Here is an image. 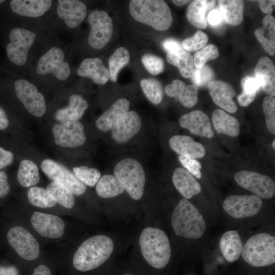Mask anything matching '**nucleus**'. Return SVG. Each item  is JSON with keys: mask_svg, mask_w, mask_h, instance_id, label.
<instances>
[{"mask_svg": "<svg viewBox=\"0 0 275 275\" xmlns=\"http://www.w3.org/2000/svg\"><path fill=\"white\" fill-rule=\"evenodd\" d=\"M54 143L64 148H75L82 145L86 137L84 126L78 121L60 122L52 127Z\"/></svg>", "mask_w": 275, "mask_h": 275, "instance_id": "nucleus-12", "label": "nucleus"}, {"mask_svg": "<svg viewBox=\"0 0 275 275\" xmlns=\"http://www.w3.org/2000/svg\"><path fill=\"white\" fill-rule=\"evenodd\" d=\"M88 107V102L82 96L74 94L69 97L68 105L57 110L54 117L60 122L78 121L82 117Z\"/></svg>", "mask_w": 275, "mask_h": 275, "instance_id": "nucleus-28", "label": "nucleus"}, {"mask_svg": "<svg viewBox=\"0 0 275 275\" xmlns=\"http://www.w3.org/2000/svg\"><path fill=\"white\" fill-rule=\"evenodd\" d=\"M4 2V1H2V0H1V1H0V3H3Z\"/></svg>", "mask_w": 275, "mask_h": 275, "instance_id": "nucleus-60", "label": "nucleus"}, {"mask_svg": "<svg viewBox=\"0 0 275 275\" xmlns=\"http://www.w3.org/2000/svg\"><path fill=\"white\" fill-rule=\"evenodd\" d=\"M139 244L144 258L152 267L162 268L169 262L170 243L162 230L151 227L144 228L140 236Z\"/></svg>", "mask_w": 275, "mask_h": 275, "instance_id": "nucleus-2", "label": "nucleus"}, {"mask_svg": "<svg viewBox=\"0 0 275 275\" xmlns=\"http://www.w3.org/2000/svg\"><path fill=\"white\" fill-rule=\"evenodd\" d=\"M215 1L196 0L188 5L186 10V17L194 26L205 29L207 26V16L208 12L215 4Z\"/></svg>", "mask_w": 275, "mask_h": 275, "instance_id": "nucleus-31", "label": "nucleus"}, {"mask_svg": "<svg viewBox=\"0 0 275 275\" xmlns=\"http://www.w3.org/2000/svg\"><path fill=\"white\" fill-rule=\"evenodd\" d=\"M237 184L263 199H270L275 194V183L269 176L257 172L241 170L234 175Z\"/></svg>", "mask_w": 275, "mask_h": 275, "instance_id": "nucleus-9", "label": "nucleus"}, {"mask_svg": "<svg viewBox=\"0 0 275 275\" xmlns=\"http://www.w3.org/2000/svg\"><path fill=\"white\" fill-rule=\"evenodd\" d=\"M209 94L213 102L226 111L233 113L237 106L233 101L236 93L229 83L217 80H212L207 85Z\"/></svg>", "mask_w": 275, "mask_h": 275, "instance_id": "nucleus-18", "label": "nucleus"}, {"mask_svg": "<svg viewBox=\"0 0 275 275\" xmlns=\"http://www.w3.org/2000/svg\"><path fill=\"white\" fill-rule=\"evenodd\" d=\"M113 250V241L108 236H92L84 241L76 251L73 257V265L80 271L94 269L109 258Z\"/></svg>", "mask_w": 275, "mask_h": 275, "instance_id": "nucleus-1", "label": "nucleus"}, {"mask_svg": "<svg viewBox=\"0 0 275 275\" xmlns=\"http://www.w3.org/2000/svg\"><path fill=\"white\" fill-rule=\"evenodd\" d=\"M178 159L182 165L189 173L198 179L201 178V169L202 168V166L200 162L197 160L182 155H179L178 156Z\"/></svg>", "mask_w": 275, "mask_h": 275, "instance_id": "nucleus-47", "label": "nucleus"}, {"mask_svg": "<svg viewBox=\"0 0 275 275\" xmlns=\"http://www.w3.org/2000/svg\"><path fill=\"white\" fill-rule=\"evenodd\" d=\"M13 160V154L0 147V169L10 165Z\"/></svg>", "mask_w": 275, "mask_h": 275, "instance_id": "nucleus-51", "label": "nucleus"}, {"mask_svg": "<svg viewBox=\"0 0 275 275\" xmlns=\"http://www.w3.org/2000/svg\"><path fill=\"white\" fill-rule=\"evenodd\" d=\"M88 21L91 26L89 44L94 49L103 48L110 41L113 33L111 17L104 11L96 10L90 13Z\"/></svg>", "mask_w": 275, "mask_h": 275, "instance_id": "nucleus-7", "label": "nucleus"}, {"mask_svg": "<svg viewBox=\"0 0 275 275\" xmlns=\"http://www.w3.org/2000/svg\"><path fill=\"white\" fill-rule=\"evenodd\" d=\"M27 195L30 203L36 207L51 208L57 204L47 191L40 187H31L29 189Z\"/></svg>", "mask_w": 275, "mask_h": 275, "instance_id": "nucleus-39", "label": "nucleus"}, {"mask_svg": "<svg viewBox=\"0 0 275 275\" xmlns=\"http://www.w3.org/2000/svg\"><path fill=\"white\" fill-rule=\"evenodd\" d=\"M142 126V121L135 111L127 112L115 124L112 130V136L118 143H124L137 134Z\"/></svg>", "mask_w": 275, "mask_h": 275, "instance_id": "nucleus-17", "label": "nucleus"}, {"mask_svg": "<svg viewBox=\"0 0 275 275\" xmlns=\"http://www.w3.org/2000/svg\"><path fill=\"white\" fill-rule=\"evenodd\" d=\"M129 11L136 21L158 31L168 29L173 21L170 9L162 0H132Z\"/></svg>", "mask_w": 275, "mask_h": 275, "instance_id": "nucleus-3", "label": "nucleus"}, {"mask_svg": "<svg viewBox=\"0 0 275 275\" xmlns=\"http://www.w3.org/2000/svg\"><path fill=\"white\" fill-rule=\"evenodd\" d=\"M124 187L117 179L112 175H104L97 183L96 191L97 195L103 198H111L124 192Z\"/></svg>", "mask_w": 275, "mask_h": 275, "instance_id": "nucleus-36", "label": "nucleus"}, {"mask_svg": "<svg viewBox=\"0 0 275 275\" xmlns=\"http://www.w3.org/2000/svg\"><path fill=\"white\" fill-rule=\"evenodd\" d=\"M262 206V199L253 195H230L223 204L224 211L235 218L253 216L259 212Z\"/></svg>", "mask_w": 275, "mask_h": 275, "instance_id": "nucleus-14", "label": "nucleus"}, {"mask_svg": "<svg viewBox=\"0 0 275 275\" xmlns=\"http://www.w3.org/2000/svg\"><path fill=\"white\" fill-rule=\"evenodd\" d=\"M0 275H18V271L13 266H0Z\"/></svg>", "mask_w": 275, "mask_h": 275, "instance_id": "nucleus-55", "label": "nucleus"}, {"mask_svg": "<svg viewBox=\"0 0 275 275\" xmlns=\"http://www.w3.org/2000/svg\"><path fill=\"white\" fill-rule=\"evenodd\" d=\"M8 176L4 171H0V198L5 197L10 190Z\"/></svg>", "mask_w": 275, "mask_h": 275, "instance_id": "nucleus-52", "label": "nucleus"}, {"mask_svg": "<svg viewBox=\"0 0 275 275\" xmlns=\"http://www.w3.org/2000/svg\"><path fill=\"white\" fill-rule=\"evenodd\" d=\"M7 240L16 253L26 260H34L39 256V245L35 237L24 228L16 226L7 233Z\"/></svg>", "mask_w": 275, "mask_h": 275, "instance_id": "nucleus-13", "label": "nucleus"}, {"mask_svg": "<svg viewBox=\"0 0 275 275\" xmlns=\"http://www.w3.org/2000/svg\"><path fill=\"white\" fill-rule=\"evenodd\" d=\"M262 109L268 130L275 133V98L274 96H266L262 101Z\"/></svg>", "mask_w": 275, "mask_h": 275, "instance_id": "nucleus-43", "label": "nucleus"}, {"mask_svg": "<svg viewBox=\"0 0 275 275\" xmlns=\"http://www.w3.org/2000/svg\"><path fill=\"white\" fill-rule=\"evenodd\" d=\"M17 177L19 183L22 187L35 186L40 180L37 166L31 160H22L19 164Z\"/></svg>", "mask_w": 275, "mask_h": 275, "instance_id": "nucleus-35", "label": "nucleus"}, {"mask_svg": "<svg viewBox=\"0 0 275 275\" xmlns=\"http://www.w3.org/2000/svg\"><path fill=\"white\" fill-rule=\"evenodd\" d=\"M219 56L217 47L213 44H208L196 52L193 57L194 65L200 68L209 61L216 59Z\"/></svg>", "mask_w": 275, "mask_h": 275, "instance_id": "nucleus-42", "label": "nucleus"}, {"mask_svg": "<svg viewBox=\"0 0 275 275\" xmlns=\"http://www.w3.org/2000/svg\"><path fill=\"white\" fill-rule=\"evenodd\" d=\"M64 53L59 47H53L43 54L38 61L36 71L39 75L51 73L60 80H65L70 76L71 70L64 61Z\"/></svg>", "mask_w": 275, "mask_h": 275, "instance_id": "nucleus-15", "label": "nucleus"}, {"mask_svg": "<svg viewBox=\"0 0 275 275\" xmlns=\"http://www.w3.org/2000/svg\"><path fill=\"white\" fill-rule=\"evenodd\" d=\"M78 76L91 78L99 85L106 84L109 79L108 69L102 60L97 58H87L83 60L77 69Z\"/></svg>", "mask_w": 275, "mask_h": 275, "instance_id": "nucleus-23", "label": "nucleus"}, {"mask_svg": "<svg viewBox=\"0 0 275 275\" xmlns=\"http://www.w3.org/2000/svg\"><path fill=\"white\" fill-rule=\"evenodd\" d=\"M9 124V121L4 110L0 106V130L6 129Z\"/></svg>", "mask_w": 275, "mask_h": 275, "instance_id": "nucleus-56", "label": "nucleus"}, {"mask_svg": "<svg viewBox=\"0 0 275 275\" xmlns=\"http://www.w3.org/2000/svg\"><path fill=\"white\" fill-rule=\"evenodd\" d=\"M171 148L179 155L193 158H201L205 155V149L200 143L189 136L175 135L169 140Z\"/></svg>", "mask_w": 275, "mask_h": 275, "instance_id": "nucleus-22", "label": "nucleus"}, {"mask_svg": "<svg viewBox=\"0 0 275 275\" xmlns=\"http://www.w3.org/2000/svg\"><path fill=\"white\" fill-rule=\"evenodd\" d=\"M257 93L248 94L242 92L237 96V101L239 104L242 106H247L255 99Z\"/></svg>", "mask_w": 275, "mask_h": 275, "instance_id": "nucleus-53", "label": "nucleus"}, {"mask_svg": "<svg viewBox=\"0 0 275 275\" xmlns=\"http://www.w3.org/2000/svg\"><path fill=\"white\" fill-rule=\"evenodd\" d=\"M243 260L254 267L270 265L275 262V237L266 233L252 236L241 252Z\"/></svg>", "mask_w": 275, "mask_h": 275, "instance_id": "nucleus-5", "label": "nucleus"}, {"mask_svg": "<svg viewBox=\"0 0 275 275\" xmlns=\"http://www.w3.org/2000/svg\"><path fill=\"white\" fill-rule=\"evenodd\" d=\"M162 46L168 52H176L184 50L182 44L177 40L168 38L162 42Z\"/></svg>", "mask_w": 275, "mask_h": 275, "instance_id": "nucleus-50", "label": "nucleus"}, {"mask_svg": "<svg viewBox=\"0 0 275 275\" xmlns=\"http://www.w3.org/2000/svg\"><path fill=\"white\" fill-rule=\"evenodd\" d=\"M263 26L255 31V35L265 51L272 56L275 53V20L270 14L264 16Z\"/></svg>", "mask_w": 275, "mask_h": 275, "instance_id": "nucleus-32", "label": "nucleus"}, {"mask_svg": "<svg viewBox=\"0 0 275 275\" xmlns=\"http://www.w3.org/2000/svg\"><path fill=\"white\" fill-rule=\"evenodd\" d=\"M123 275H132V274H124Z\"/></svg>", "mask_w": 275, "mask_h": 275, "instance_id": "nucleus-61", "label": "nucleus"}, {"mask_svg": "<svg viewBox=\"0 0 275 275\" xmlns=\"http://www.w3.org/2000/svg\"><path fill=\"white\" fill-rule=\"evenodd\" d=\"M167 60L168 63L177 67L180 74L185 78H191L194 74L193 57L184 50L176 52H168Z\"/></svg>", "mask_w": 275, "mask_h": 275, "instance_id": "nucleus-34", "label": "nucleus"}, {"mask_svg": "<svg viewBox=\"0 0 275 275\" xmlns=\"http://www.w3.org/2000/svg\"><path fill=\"white\" fill-rule=\"evenodd\" d=\"M242 91L248 94L257 93L261 88L258 80L255 77L247 76L241 81Z\"/></svg>", "mask_w": 275, "mask_h": 275, "instance_id": "nucleus-48", "label": "nucleus"}, {"mask_svg": "<svg viewBox=\"0 0 275 275\" xmlns=\"http://www.w3.org/2000/svg\"><path fill=\"white\" fill-rule=\"evenodd\" d=\"M219 8L226 22L232 25L240 24L243 17L244 3L240 0H220Z\"/></svg>", "mask_w": 275, "mask_h": 275, "instance_id": "nucleus-33", "label": "nucleus"}, {"mask_svg": "<svg viewBox=\"0 0 275 275\" xmlns=\"http://www.w3.org/2000/svg\"><path fill=\"white\" fill-rule=\"evenodd\" d=\"M259 6L261 10L266 14H270L273 11V6L274 5V1H258Z\"/></svg>", "mask_w": 275, "mask_h": 275, "instance_id": "nucleus-54", "label": "nucleus"}, {"mask_svg": "<svg viewBox=\"0 0 275 275\" xmlns=\"http://www.w3.org/2000/svg\"><path fill=\"white\" fill-rule=\"evenodd\" d=\"M130 102L125 98L116 100L96 121L95 125L100 130L106 132L111 130L117 121L128 112Z\"/></svg>", "mask_w": 275, "mask_h": 275, "instance_id": "nucleus-26", "label": "nucleus"}, {"mask_svg": "<svg viewBox=\"0 0 275 275\" xmlns=\"http://www.w3.org/2000/svg\"><path fill=\"white\" fill-rule=\"evenodd\" d=\"M73 171L76 177L85 185L94 186L100 178L101 173L96 168H89L86 166L74 167Z\"/></svg>", "mask_w": 275, "mask_h": 275, "instance_id": "nucleus-41", "label": "nucleus"}, {"mask_svg": "<svg viewBox=\"0 0 275 275\" xmlns=\"http://www.w3.org/2000/svg\"><path fill=\"white\" fill-rule=\"evenodd\" d=\"M255 77L265 93L274 96L275 67L269 58L263 57L258 60L255 68Z\"/></svg>", "mask_w": 275, "mask_h": 275, "instance_id": "nucleus-25", "label": "nucleus"}, {"mask_svg": "<svg viewBox=\"0 0 275 275\" xmlns=\"http://www.w3.org/2000/svg\"><path fill=\"white\" fill-rule=\"evenodd\" d=\"M223 20L222 14L218 8L211 10L207 15V21L214 27L221 25Z\"/></svg>", "mask_w": 275, "mask_h": 275, "instance_id": "nucleus-49", "label": "nucleus"}, {"mask_svg": "<svg viewBox=\"0 0 275 275\" xmlns=\"http://www.w3.org/2000/svg\"><path fill=\"white\" fill-rule=\"evenodd\" d=\"M59 17L69 28L78 26L85 19L87 12L86 5L77 0H58L57 7Z\"/></svg>", "mask_w": 275, "mask_h": 275, "instance_id": "nucleus-20", "label": "nucleus"}, {"mask_svg": "<svg viewBox=\"0 0 275 275\" xmlns=\"http://www.w3.org/2000/svg\"><path fill=\"white\" fill-rule=\"evenodd\" d=\"M172 179L175 188L186 199H191L201 191L199 182L182 168H177L174 171Z\"/></svg>", "mask_w": 275, "mask_h": 275, "instance_id": "nucleus-24", "label": "nucleus"}, {"mask_svg": "<svg viewBox=\"0 0 275 275\" xmlns=\"http://www.w3.org/2000/svg\"><path fill=\"white\" fill-rule=\"evenodd\" d=\"M208 41L207 35L201 31H198L193 36L184 40L181 44L186 50L195 51L204 47Z\"/></svg>", "mask_w": 275, "mask_h": 275, "instance_id": "nucleus-44", "label": "nucleus"}, {"mask_svg": "<svg viewBox=\"0 0 275 275\" xmlns=\"http://www.w3.org/2000/svg\"><path fill=\"white\" fill-rule=\"evenodd\" d=\"M212 122L214 129L218 133L232 137L240 133V124L234 117L222 109H216L212 113Z\"/></svg>", "mask_w": 275, "mask_h": 275, "instance_id": "nucleus-29", "label": "nucleus"}, {"mask_svg": "<svg viewBox=\"0 0 275 275\" xmlns=\"http://www.w3.org/2000/svg\"><path fill=\"white\" fill-rule=\"evenodd\" d=\"M171 224L175 234L184 238L198 239L206 229L204 219L197 208L187 199H181L171 216Z\"/></svg>", "mask_w": 275, "mask_h": 275, "instance_id": "nucleus-4", "label": "nucleus"}, {"mask_svg": "<svg viewBox=\"0 0 275 275\" xmlns=\"http://www.w3.org/2000/svg\"><path fill=\"white\" fill-rule=\"evenodd\" d=\"M46 190L57 203L68 208L75 204L73 194L67 187L56 181H52L47 186Z\"/></svg>", "mask_w": 275, "mask_h": 275, "instance_id": "nucleus-37", "label": "nucleus"}, {"mask_svg": "<svg viewBox=\"0 0 275 275\" xmlns=\"http://www.w3.org/2000/svg\"><path fill=\"white\" fill-rule=\"evenodd\" d=\"M36 37L35 33L27 29L16 28L12 30L9 35L10 42L6 46L9 60L17 65H24Z\"/></svg>", "mask_w": 275, "mask_h": 275, "instance_id": "nucleus-8", "label": "nucleus"}, {"mask_svg": "<svg viewBox=\"0 0 275 275\" xmlns=\"http://www.w3.org/2000/svg\"><path fill=\"white\" fill-rule=\"evenodd\" d=\"M14 87L17 97L32 115L41 117L44 115L46 110L44 97L34 84L20 79L15 81Z\"/></svg>", "mask_w": 275, "mask_h": 275, "instance_id": "nucleus-10", "label": "nucleus"}, {"mask_svg": "<svg viewBox=\"0 0 275 275\" xmlns=\"http://www.w3.org/2000/svg\"><path fill=\"white\" fill-rule=\"evenodd\" d=\"M166 94L178 99L184 107L190 108L198 101V89L194 85H186L182 81L176 79L164 88Z\"/></svg>", "mask_w": 275, "mask_h": 275, "instance_id": "nucleus-21", "label": "nucleus"}, {"mask_svg": "<svg viewBox=\"0 0 275 275\" xmlns=\"http://www.w3.org/2000/svg\"><path fill=\"white\" fill-rule=\"evenodd\" d=\"M114 173L132 199L137 200L142 198L146 177L144 169L138 161L131 158L123 159L115 166Z\"/></svg>", "mask_w": 275, "mask_h": 275, "instance_id": "nucleus-6", "label": "nucleus"}, {"mask_svg": "<svg viewBox=\"0 0 275 275\" xmlns=\"http://www.w3.org/2000/svg\"><path fill=\"white\" fill-rule=\"evenodd\" d=\"M272 147L273 149L275 148V141L274 140H273L272 142Z\"/></svg>", "mask_w": 275, "mask_h": 275, "instance_id": "nucleus-59", "label": "nucleus"}, {"mask_svg": "<svg viewBox=\"0 0 275 275\" xmlns=\"http://www.w3.org/2000/svg\"><path fill=\"white\" fill-rule=\"evenodd\" d=\"M50 0H12L10 5L16 14L29 17L43 15L51 7Z\"/></svg>", "mask_w": 275, "mask_h": 275, "instance_id": "nucleus-27", "label": "nucleus"}, {"mask_svg": "<svg viewBox=\"0 0 275 275\" xmlns=\"http://www.w3.org/2000/svg\"><path fill=\"white\" fill-rule=\"evenodd\" d=\"M140 86L148 100L154 104H159L163 98L160 82L155 79L145 78L141 80Z\"/></svg>", "mask_w": 275, "mask_h": 275, "instance_id": "nucleus-40", "label": "nucleus"}, {"mask_svg": "<svg viewBox=\"0 0 275 275\" xmlns=\"http://www.w3.org/2000/svg\"><path fill=\"white\" fill-rule=\"evenodd\" d=\"M142 62L147 71L152 75L159 74L164 70L163 61L158 56L145 54L142 58Z\"/></svg>", "mask_w": 275, "mask_h": 275, "instance_id": "nucleus-46", "label": "nucleus"}, {"mask_svg": "<svg viewBox=\"0 0 275 275\" xmlns=\"http://www.w3.org/2000/svg\"><path fill=\"white\" fill-rule=\"evenodd\" d=\"M179 123L191 134L207 138H212L214 135L208 117L201 111L195 110L183 115L179 118Z\"/></svg>", "mask_w": 275, "mask_h": 275, "instance_id": "nucleus-19", "label": "nucleus"}, {"mask_svg": "<svg viewBox=\"0 0 275 275\" xmlns=\"http://www.w3.org/2000/svg\"><path fill=\"white\" fill-rule=\"evenodd\" d=\"M221 252L228 262H233L240 257L243 244L240 236L235 230H230L225 232L219 241Z\"/></svg>", "mask_w": 275, "mask_h": 275, "instance_id": "nucleus-30", "label": "nucleus"}, {"mask_svg": "<svg viewBox=\"0 0 275 275\" xmlns=\"http://www.w3.org/2000/svg\"><path fill=\"white\" fill-rule=\"evenodd\" d=\"M31 222L36 231L44 237L58 238L64 232V221L54 215L35 211L31 216Z\"/></svg>", "mask_w": 275, "mask_h": 275, "instance_id": "nucleus-16", "label": "nucleus"}, {"mask_svg": "<svg viewBox=\"0 0 275 275\" xmlns=\"http://www.w3.org/2000/svg\"><path fill=\"white\" fill-rule=\"evenodd\" d=\"M172 2L176 5L178 6H181L184 5H185L189 2H191L190 1H184V0H175V1H172Z\"/></svg>", "mask_w": 275, "mask_h": 275, "instance_id": "nucleus-58", "label": "nucleus"}, {"mask_svg": "<svg viewBox=\"0 0 275 275\" xmlns=\"http://www.w3.org/2000/svg\"><path fill=\"white\" fill-rule=\"evenodd\" d=\"M214 74L212 69L204 65L201 67L194 69V74L191 77L194 85L203 86L208 85L213 80Z\"/></svg>", "mask_w": 275, "mask_h": 275, "instance_id": "nucleus-45", "label": "nucleus"}, {"mask_svg": "<svg viewBox=\"0 0 275 275\" xmlns=\"http://www.w3.org/2000/svg\"><path fill=\"white\" fill-rule=\"evenodd\" d=\"M130 55L128 50L124 47L118 48L108 60L109 79L116 82L120 70L129 62Z\"/></svg>", "mask_w": 275, "mask_h": 275, "instance_id": "nucleus-38", "label": "nucleus"}, {"mask_svg": "<svg viewBox=\"0 0 275 275\" xmlns=\"http://www.w3.org/2000/svg\"><path fill=\"white\" fill-rule=\"evenodd\" d=\"M32 275H51V272L46 265L42 264L37 266Z\"/></svg>", "mask_w": 275, "mask_h": 275, "instance_id": "nucleus-57", "label": "nucleus"}, {"mask_svg": "<svg viewBox=\"0 0 275 275\" xmlns=\"http://www.w3.org/2000/svg\"><path fill=\"white\" fill-rule=\"evenodd\" d=\"M41 168L47 176L67 187L74 195L80 196L86 191V185L64 165L52 159H45L42 161Z\"/></svg>", "mask_w": 275, "mask_h": 275, "instance_id": "nucleus-11", "label": "nucleus"}]
</instances>
